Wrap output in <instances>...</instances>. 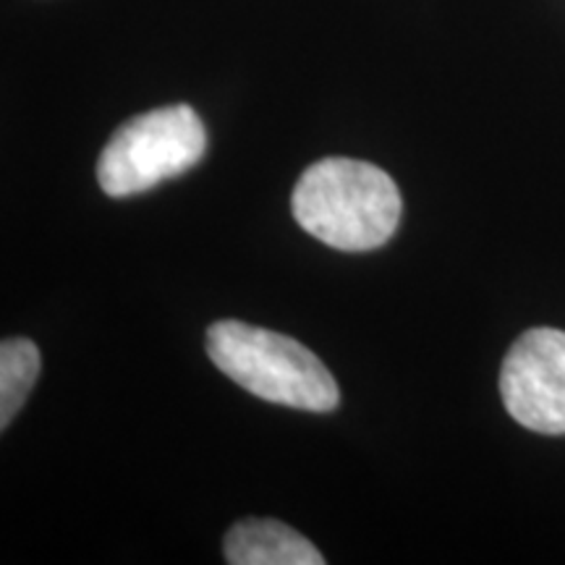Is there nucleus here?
Listing matches in <instances>:
<instances>
[{
    "label": "nucleus",
    "mask_w": 565,
    "mask_h": 565,
    "mask_svg": "<svg viewBox=\"0 0 565 565\" xmlns=\"http://www.w3.org/2000/svg\"><path fill=\"white\" fill-rule=\"evenodd\" d=\"M40 374V351L26 338H6L0 345V427H9L30 398Z\"/></svg>",
    "instance_id": "nucleus-6"
},
{
    "label": "nucleus",
    "mask_w": 565,
    "mask_h": 565,
    "mask_svg": "<svg viewBox=\"0 0 565 565\" xmlns=\"http://www.w3.org/2000/svg\"><path fill=\"white\" fill-rule=\"evenodd\" d=\"M296 223L341 252L383 246L398 228L401 192L383 168L351 158H324L294 189Z\"/></svg>",
    "instance_id": "nucleus-1"
},
{
    "label": "nucleus",
    "mask_w": 565,
    "mask_h": 565,
    "mask_svg": "<svg viewBox=\"0 0 565 565\" xmlns=\"http://www.w3.org/2000/svg\"><path fill=\"white\" fill-rule=\"evenodd\" d=\"M508 414L540 435H565V333L534 328L508 351L500 370Z\"/></svg>",
    "instance_id": "nucleus-4"
},
{
    "label": "nucleus",
    "mask_w": 565,
    "mask_h": 565,
    "mask_svg": "<svg viewBox=\"0 0 565 565\" xmlns=\"http://www.w3.org/2000/svg\"><path fill=\"white\" fill-rule=\"evenodd\" d=\"M207 147L202 118L189 105H168L134 116L113 134L97 160V181L108 196L150 192L192 171Z\"/></svg>",
    "instance_id": "nucleus-3"
},
{
    "label": "nucleus",
    "mask_w": 565,
    "mask_h": 565,
    "mask_svg": "<svg viewBox=\"0 0 565 565\" xmlns=\"http://www.w3.org/2000/svg\"><path fill=\"white\" fill-rule=\"evenodd\" d=\"M231 565H322L324 555L307 536L275 519H244L223 542Z\"/></svg>",
    "instance_id": "nucleus-5"
},
{
    "label": "nucleus",
    "mask_w": 565,
    "mask_h": 565,
    "mask_svg": "<svg viewBox=\"0 0 565 565\" xmlns=\"http://www.w3.org/2000/svg\"><path fill=\"white\" fill-rule=\"evenodd\" d=\"M212 364L257 398L301 412L324 414L341 404L335 377L307 345L238 320L210 324Z\"/></svg>",
    "instance_id": "nucleus-2"
}]
</instances>
